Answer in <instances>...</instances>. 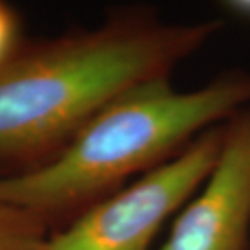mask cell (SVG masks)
Instances as JSON below:
<instances>
[{"instance_id": "7", "label": "cell", "mask_w": 250, "mask_h": 250, "mask_svg": "<svg viewBox=\"0 0 250 250\" xmlns=\"http://www.w3.org/2000/svg\"><path fill=\"white\" fill-rule=\"evenodd\" d=\"M223 8L231 17L250 23V0H228L223 3Z\"/></svg>"}, {"instance_id": "5", "label": "cell", "mask_w": 250, "mask_h": 250, "mask_svg": "<svg viewBox=\"0 0 250 250\" xmlns=\"http://www.w3.org/2000/svg\"><path fill=\"white\" fill-rule=\"evenodd\" d=\"M41 214L0 205V250H47Z\"/></svg>"}, {"instance_id": "4", "label": "cell", "mask_w": 250, "mask_h": 250, "mask_svg": "<svg viewBox=\"0 0 250 250\" xmlns=\"http://www.w3.org/2000/svg\"><path fill=\"white\" fill-rule=\"evenodd\" d=\"M250 234V106L224 122L219 158L176 214L158 250H247Z\"/></svg>"}, {"instance_id": "3", "label": "cell", "mask_w": 250, "mask_h": 250, "mask_svg": "<svg viewBox=\"0 0 250 250\" xmlns=\"http://www.w3.org/2000/svg\"><path fill=\"white\" fill-rule=\"evenodd\" d=\"M223 140L224 124L208 128L177 156L93 203L49 239L47 250H151L161 228L207 181Z\"/></svg>"}, {"instance_id": "1", "label": "cell", "mask_w": 250, "mask_h": 250, "mask_svg": "<svg viewBox=\"0 0 250 250\" xmlns=\"http://www.w3.org/2000/svg\"><path fill=\"white\" fill-rule=\"evenodd\" d=\"M221 26L216 20L166 23L143 15L2 65L0 154L68 143L125 91L171 78Z\"/></svg>"}, {"instance_id": "2", "label": "cell", "mask_w": 250, "mask_h": 250, "mask_svg": "<svg viewBox=\"0 0 250 250\" xmlns=\"http://www.w3.org/2000/svg\"><path fill=\"white\" fill-rule=\"evenodd\" d=\"M249 106L250 72L242 70L192 91H179L171 78L145 82L101 109L52 161L0 177V205L38 214L89 208L128 176L161 166Z\"/></svg>"}, {"instance_id": "6", "label": "cell", "mask_w": 250, "mask_h": 250, "mask_svg": "<svg viewBox=\"0 0 250 250\" xmlns=\"http://www.w3.org/2000/svg\"><path fill=\"white\" fill-rule=\"evenodd\" d=\"M15 38V18L12 12L0 3V67L12 47Z\"/></svg>"}]
</instances>
